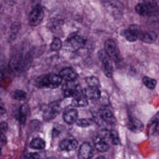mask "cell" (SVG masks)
<instances>
[{"mask_svg":"<svg viewBox=\"0 0 159 159\" xmlns=\"http://www.w3.org/2000/svg\"><path fill=\"white\" fill-rule=\"evenodd\" d=\"M105 4L108 11L110 12L111 14L115 16L122 14L124 7L122 3L120 2L110 1L106 2Z\"/></svg>","mask_w":159,"mask_h":159,"instance_id":"cell-9","label":"cell"},{"mask_svg":"<svg viewBox=\"0 0 159 159\" xmlns=\"http://www.w3.org/2000/svg\"><path fill=\"white\" fill-rule=\"evenodd\" d=\"M98 56L102 64V70L105 76L108 78H112L114 71L112 61L104 50L98 51Z\"/></svg>","mask_w":159,"mask_h":159,"instance_id":"cell-4","label":"cell"},{"mask_svg":"<svg viewBox=\"0 0 159 159\" xmlns=\"http://www.w3.org/2000/svg\"><path fill=\"white\" fill-rule=\"evenodd\" d=\"M78 141L74 139H66L61 141L59 147L62 150L71 151L78 147Z\"/></svg>","mask_w":159,"mask_h":159,"instance_id":"cell-16","label":"cell"},{"mask_svg":"<svg viewBox=\"0 0 159 159\" xmlns=\"http://www.w3.org/2000/svg\"><path fill=\"white\" fill-rule=\"evenodd\" d=\"M127 126L129 130L135 133H140L144 129V125L142 122L134 117L129 118Z\"/></svg>","mask_w":159,"mask_h":159,"instance_id":"cell-13","label":"cell"},{"mask_svg":"<svg viewBox=\"0 0 159 159\" xmlns=\"http://www.w3.org/2000/svg\"><path fill=\"white\" fill-rule=\"evenodd\" d=\"M8 129V124L5 122H2L0 124V132L5 134Z\"/></svg>","mask_w":159,"mask_h":159,"instance_id":"cell-30","label":"cell"},{"mask_svg":"<svg viewBox=\"0 0 159 159\" xmlns=\"http://www.w3.org/2000/svg\"><path fill=\"white\" fill-rule=\"evenodd\" d=\"M62 81L59 74L50 73L38 77L35 83L38 88L55 89L61 85Z\"/></svg>","mask_w":159,"mask_h":159,"instance_id":"cell-1","label":"cell"},{"mask_svg":"<svg viewBox=\"0 0 159 159\" xmlns=\"http://www.w3.org/2000/svg\"><path fill=\"white\" fill-rule=\"evenodd\" d=\"M109 138L112 144L118 145L120 144V139L119 135L117 131L115 130H111L109 133Z\"/></svg>","mask_w":159,"mask_h":159,"instance_id":"cell-25","label":"cell"},{"mask_svg":"<svg viewBox=\"0 0 159 159\" xmlns=\"http://www.w3.org/2000/svg\"><path fill=\"white\" fill-rule=\"evenodd\" d=\"M6 110L4 107V103H3L1 99H0V114H4L6 112Z\"/></svg>","mask_w":159,"mask_h":159,"instance_id":"cell-33","label":"cell"},{"mask_svg":"<svg viewBox=\"0 0 159 159\" xmlns=\"http://www.w3.org/2000/svg\"><path fill=\"white\" fill-rule=\"evenodd\" d=\"M28 107L27 105L24 104L20 107L19 109V120L20 122L24 124L26 120L27 116Z\"/></svg>","mask_w":159,"mask_h":159,"instance_id":"cell-22","label":"cell"},{"mask_svg":"<svg viewBox=\"0 0 159 159\" xmlns=\"http://www.w3.org/2000/svg\"><path fill=\"white\" fill-rule=\"evenodd\" d=\"M50 47L52 51H59L62 47V41L59 38H55L53 40Z\"/></svg>","mask_w":159,"mask_h":159,"instance_id":"cell-24","label":"cell"},{"mask_svg":"<svg viewBox=\"0 0 159 159\" xmlns=\"http://www.w3.org/2000/svg\"><path fill=\"white\" fill-rule=\"evenodd\" d=\"M63 93L66 98L75 97L82 90L75 81L66 82L62 87Z\"/></svg>","mask_w":159,"mask_h":159,"instance_id":"cell-8","label":"cell"},{"mask_svg":"<svg viewBox=\"0 0 159 159\" xmlns=\"http://www.w3.org/2000/svg\"><path fill=\"white\" fill-rule=\"evenodd\" d=\"M99 115L103 121L110 125H114L116 123V119L112 112L107 109L101 110L99 111Z\"/></svg>","mask_w":159,"mask_h":159,"instance_id":"cell-15","label":"cell"},{"mask_svg":"<svg viewBox=\"0 0 159 159\" xmlns=\"http://www.w3.org/2000/svg\"><path fill=\"white\" fill-rule=\"evenodd\" d=\"M93 121L92 120L87 119H80L77 120L76 121L77 125L80 127H87L93 124Z\"/></svg>","mask_w":159,"mask_h":159,"instance_id":"cell-27","label":"cell"},{"mask_svg":"<svg viewBox=\"0 0 159 159\" xmlns=\"http://www.w3.org/2000/svg\"><path fill=\"white\" fill-rule=\"evenodd\" d=\"M104 50L111 61L118 62L120 60V52L114 40L111 39H107L104 43Z\"/></svg>","mask_w":159,"mask_h":159,"instance_id":"cell-3","label":"cell"},{"mask_svg":"<svg viewBox=\"0 0 159 159\" xmlns=\"http://www.w3.org/2000/svg\"><path fill=\"white\" fill-rule=\"evenodd\" d=\"M59 76L66 82L75 81L78 77L77 72L71 67L62 69L59 72Z\"/></svg>","mask_w":159,"mask_h":159,"instance_id":"cell-12","label":"cell"},{"mask_svg":"<svg viewBox=\"0 0 159 159\" xmlns=\"http://www.w3.org/2000/svg\"><path fill=\"white\" fill-rule=\"evenodd\" d=\"M44 12L41 6L37 5L30 12L29 16L30 25L32 27L39 25L43 21Z\"/></svg>","mask_w":159,"mask_h":159,"instance_id":"cell-6","label":"cell"},{"mask_svg":"<svg viewBox=\"0 0 159 159\" xmlns=\"http://www.w3.org/2000/svg\"><path fill=\"white\" fill-rule=\"evenodd\" d=\"M5 73V67L4 64L0 63V81L3 78Z\"/></svg>","mask_w":159,"mask_h":159,"instance_id":"cell-32","label":"cell"},{"mask_svg":"<svg viewBox=\"0 0 159 159\" xmlns=\"http://www.w3.org/2000/svg\"><path fill=\"white\" fill-rule=\"evenodd\" d=\"M30 147L35 149H43L45 147V142L40 138L34 139L30 142Z\"/></svg>","mask_w":159,"mask_h":159,"instance_id":"cell-20","label":"cell"},{"mask_svg":"<svg viewBox=\"0 0 159 159\" xmlns=\"http://www.w3.org/2000/svg\"><path fill=\"white\" fill-rule=\"evenodd\" d=\"M142 81H143L144 85L147 88L151 89V90L154 89L157 84V81L155 79H152V78H150L148 76L143 77Z\"/></svg>","mask_w":159,"mask_h":159,"instance_id":"cell-21","label":"cell"},{"mask_svg":"<svg viewBox=\"0 0 159 159\" xmlns=\"http://www.w3.org/2000/svg\"><path fill=\"white\" fill-rule=\"evenodd\" d=\"M93 155V149L90 143L84 142L80 147L78 157L79 159H91Z\"/></svg>","mask_w":159,"mask_h":159,"instance_id":"cell-11","label":"cell"},{"mask_svg":"<svg viewBox=\"0 0 159 159\" xmlns=\"http://www.w3.org/2000/svg\"><path fill=\"white\" fill-rule=\"evenodd\" d=\"M96 159H107L106 157H104V156H100V157H98Z\"/></svg>","mask_w":159,"mask_h":159,"instance_id":"cell-34","label":"cell"},{"mask_svg":"<svg viewBox=\"0 0 159 159\" xmlns=\"http://www.w3.org/2000/svg\"><path fill=\"white\" fill-rule=\"evenodd\" d=\"M78 111L75 109L70 108L65 111L63 114V119L65 122L72 125L78 120Z\"/></svg>","mask_w":159,"mask_h":159,"instance_id":"cell-14","label":"cell"},{"mask_svg":"<svg viewBox=\"0 0 159 159\" xmlns=\"http://www.w3.org/2000/svg\"><path fill=\"white\" fill-rule=\"evenodd\" d=\"M7 138L5 134L0 132V146H3L7 143Z\"/></svg>","mask_w":159,"mask_h":159,"instance_id":"cell-31","label":"cell"},{"mask_svg":"<svg viewBox=\"0 0 159 159\" xmlns=\"http://www.w3.org/2000/svg\"><path fill=\"white\" fill-rule=\"evenodd\" d=\"M158 10V4L155 1H145L138 3L135 7L136 12L141 16L155 15Z\"/></svg>","mask_w":159,"mask_h":159,"instance_id":"cell-2","label":"cell"},{"mask_svg":"<svg viewBox=\"0 0 159 159\" xmlns=\"http://www.w3.org/2000/svg\"><path fill=\"white\" fill-rule=\"evenodd\" d=\"M82 93L88 100H98L101 97V91L97 87L88 86L82 90Z\"/></svg>","mask_w":159,"mask_h":159,"instance_id":"cell-10","label":"cell"},{"mask_svg":"<svg viewBox=\"0 0 159 159\" xmlns=\"http://www.w3.org/2000/svg\"><path fill=\"white\" fill-rule=\"evenodd\" d=\"M86 42V39L83 36L73 34L66 40L65 45L70 50L76 51L83 48Z\"/></svg>","mask_w":159,"mask_h":159,"instance_id":"cell-5","label":"cell"},{"mask_svg":"<svg viewBox=\"0 0 159 159\" xmlns=\"http://www.w3.org/2000/svg\"><path fill=\"white\" fill-rule=\"evenodd\" d=\"M158 38L157 33L154 31L150 30L143 34L141 37V41L148 44H152L155 42Z\"/></svg>","mask_w":159,"mask_h":159,"instance_id":"cell-19","label":"cell"},{"mask_svg":"<svg viewBox=\"0 0 159 159\" xmlns=\"http://www.w3.org/2000/svg\"><path fill=\"white\" fill-rule=\"evenodd\" d=\"M21 28V25L17 22H15L11 26V31L12 36H15L19 32Z\"/></svg>","mask_w":159,"mask_h":159,"instance_id":"cell-28","label":"cell"},{"mask_svg":"<svg viewBox=\"0 0 159 159\" xmlns=\"http://www.w3.org/2000/svg\"><path fill=\"white\" fill-rule=\"evenodd\" d=\"M26 159H40V155L37 152H30L26 154Z\"/></svg>","mask_w":159,"mask_h":159,"instance_id":"cell-29","label":"cell"},{"mask_svg":"<svg viewBox=\"0 0 159 159\" xmlns=\"http://www.w3.org/2000/svg\"><path fill=\"white\" fill-rule=\"evenodd\" d=\"M88 105V99L84 96L82 93V90L80 93L74 97L72 102L71 106L77 107H85Z\"/></svg>","mask_w":159,"mask_h":159,"instance_id":"cell-17","label":"cell"},{"mask_svg":"<svg viewBox=\"0 0 159 159\" xmlns=\"http://www.w3.org/2000/svg\"><path fill=\"white\" fill-rule=\"evenodd\" d=\"M27 93L21 90H16L12 94L14 99L18 101H23L26 98Z\"/></svg>","mask_w":159,"mask_h":159,"instance_id":"cell-23","label":"cell"},{"mask_svg":"<svg viewBox=\"0 0 159 159\" xmlns=\"http://www.w3.org/2000/svg\"><path fill=\"white\" fill-rule=\"evenodd\" d=\"M86 81L87 84H88V86L99 88L100 83H99V80L96 77L94 76L88 77L86 79Z\"/></svg>","mask_w":159,"mask_h":159,"instance_id":"cell-26","label":"cell"},{"mask_svg":"<svg viewBox=\"0 0 159 159\" xmlns=\"http://www.w3.org/2000/svg\"><path fill=\"white\" fill-rule=\"evenodd\" d=\"M94 146L96 149L100 152L107 151L110 148L109 145L104 138L99 136L96 138L94 140Z\"/></svg>","mask_w":159,"mask_h":159,"instance_id":"cell-18","label":"cell"},{"mask_svg":"<svg viewBox=\"0 0 159 159\" xmlns=\"http://www.w3.org/2000/svg\"><path fill=\"white\" fill-rule=\"evenodd\" d=\"M121 35L129 42H134L140 37V28L138 25L133 24L126 29L123 30Z\"/></svg>","mask_w":159,"mask_h":159,"instance_id":"cell-7","label":"cell"},{"mask_svg":"<svg viewBox=\"0 0 159 159\" xmlns=\"http://www.w3.org/2000/svg\"><path fill=\"white\" fill-rule=\"evenodd\" d=\"M48 159H55V158H50Z\"/></svg>","mask_w":159,"mask_h":159,"instance_id":"cell-35","label":"cell"}]
</instances>
